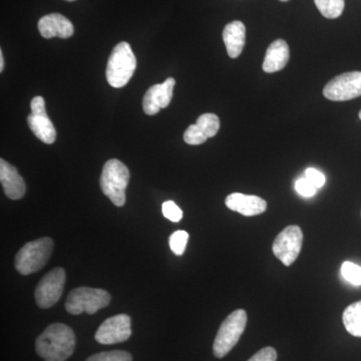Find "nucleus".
<instances>
[{
	"label": "nucleus",
	"mask_w": 361,
	"mask_h": 361,
	"mask_svg": "<svg viewBox=\"0 0 361 361\" xmlns=\"http://www.w3.org/2000/svg\"><path fill=\"white\" fill-rule=\"evenodd\" d=\"M4 52L0 51V71H4Z\"/></svg>",
	"instance_id": "obj_29"
},
{
	"label": "nucleus",
	"mask_w": 361,
	"mask_h": 361,
	"mask_svg": "<svg viewBox=\"0 0 361 361\" xmlns=\"http://www.w3.org/2000/svg\"><path fill=\"white\" fill-rule=\"evenodd\" d=\"M66 1H75V0H66Z\"/></svg>",
	"instance_id": "obj_30"
},
{
	"label": "nucleus",
	"mask_w": 361,
	"mask_h": 361,
	"mask_svg": "<svg viewBox=\"0 0 361 361\" xmlns=\"http://www.w3.org/2000/svg\"><path fill=\"white\" fill-rule=\"evenodd\" d=\"M295 190L300 196L310 198V197L314 196L317 188L307 178H301L295 182Z\"/></svg>",
	"instance_id": "obj_26"
},
{
	"label": "nucleus",
	"mask_w": 361,
	"mask_h": 361,
	"mask_svg": "<svg viewBox=\"0 0 361 361\" xmlns=\"http://www.w3.org/2000/svg\"><path fill=\"white\" fill-rule=\"evenodd\" d=\"M0 180L4 193L11 200H20L25 195V180L18 174V170L4 159L0 160Z\"/></svg>",
	"instance_id": "obj_15"
},
{
	"label": "nucleus",
	"mask_w": 361,
	"mask_h": 361,
	"mask_svg": "<svg viewBox=\"0 0 361 361\" xmlns=\"http://www.w3.org/2000/svg\"><path fill=\"white\" fill-rule=\"evenodd\" d=\"M110 302V293L104 289L78 287L68 294L66 310L73 315H80L84 312L94 314L97 310L106 307Z\"/></svg>",
	"instance_id": "obj_6"
},
{
	"label": "nucleus",
	"mask_w": 361,
	"mask_h": 361,
	"mask_svg": "<svg viewBox=\"0 0 361 361\" xmlns=\"http://www.w3.org/2000/svg\"><path fill=\"white\" fill-rule=\"evenodd\" d=\"M30 109L32 114L27 116L28 127L40 141L47 145L54 144L56 140V130L45 111L44 97H33Z\"/></svg>",
	"instance_id": "obj_10"
},
{
	"label": "nucleus",
	"mask_w": 361,
	"mask_h": 361,
	"mask_svg": "<svg viewBox=\"0 0 361 361\" xmlns=\"http://www.w3.org/2000/svg\"><path fill=\"white\" fill-rule=\"evenodd\" d=\"M225 204L230 210L246 217L260 215L267 209V203L260 197L241 193L230 194L226 198Z\"/></svg>",
	"instance_id": "obj_13"
},
{
	"label": "nucleus",
	"mask_w": 361,
	"mask_h": 361,
	"mask_svg": "<svg viewBox=\"0 0 361 361\" xmlns=\"http://www.w3.org/2000/svg\"><path fill=\"white\" fill-rule=\"evenodd\" d=\"M289 47L283 39H277L269 45L266 51L263 71L267 73H276L283 70L289 61Z\"/></svg>",
	"instance_id": "obj_17"
},
{
	"label": "nucleus",
	"mask_w": 361,
	"mask_h": 361,
	"mask_svg": "<svg viewBox=\"0 0 361 361\" xmlns=\"http://www.w3.org/2000/svg\"><path fill=\"white\" fill-rule=\"evenodd\" d=\"M344 326L348 334L361 337V301L350 304L342 315Z\"/></svg>",
	"instance_id": "obj_18"
},
{
	"label": "nucleus",
	"mask_w": 361,
	"mask_h": 361,
	"mask_svg": "<svg viewBox=\"0 0 361 361\" xmlns=\"http://www.w3.org/2000/svg\"><path fill=\"white\" fill-rule=\"evenodd\" d=\"M175 85L174 78H169L163 84L152 85L142 99V109L145 113L149 116H154L158 114L161 109L167 108L172 101Z\"/></svg>",
	"instance_id": "obj_12"
},
{
	"label": "nucleus",
	"mask_w": 361,
	"mask_h": 361,
	"mask_svg": "<svg viewBox=\"0 0 361 361\" xmlns=\"http://www.w3.org/2000/svg\"><path fill=\"white\" fill-rule=\"evenodd\" d=\"M305 178H307L317 189L323 187V185L326 182L325 176L320 171L316 170L314 168H308L305 171Z\"/></svg>",
	"instance_id": "obj_27"
},
{
	"label": "nucleus",
	"mask_w": 361,
	"mask_h": 361,
	"mask_svg": "<svg viewBox=\"0 0 361 361\" xmlns=\"http://www.w3.org/2000/svg\"><path fill=\"white\" fill-rule=\"evenodd\" d=\"M188 240H189V234L186 231H176L173 233L169 239L171 250L177 256H182L186 250Z\"/></svg>",
	"instance_id": "obj_21"
},
{
	"label": "nucleus",
	"mask_w": 361,
	"mask_h": 361,
	"mask_svg": "<svg viewBox=\"0 0 361 361\" xmlns=\"http://www.w3.org/2000/svg\"><path fill=\"white\" fill-rule=\"evenodd\" d=\"M130 180V171L122 161L111 159L104 164L102 173V191L114 205L122 207L126 204V189Z\"/></svg>",
	"instance_id": "obj_3"
},
{
	"label": "nucleus",
	"mask_w": 361,
	"mask_h": 361,
	"mask_svg": "<svg viewBox=\"0 0 361 361\" xmlns=\"http://www.w3.org/2000/svg\"><path fill=\"white\" fill-rule=\"evenodd\" d=\"M75 348V332L63 323L49 325L35 341V351L45 361H66Z\"/></svg>",
	"instance_id": "obj_1"
},
{
	"label": "nucleus",
	"mask_w": 361,
	"mask_h": 361,
	"mask_svg": "<svg viewBox=\"0 0 361 361\" xmlns=\"http://www.w3.org/2000/svg\"><path fill=\"white\" fill-rule=\"evenodd\" d=\"M207 135L204 134L203 130L197 125H191L188 127L184 134V141L188 145L192 146H198V145L204 144L207 141Z\"/></svg>",
	"instance_id": "obj_24"
},
{
	"label": "nucleus",
	"mask_w": 361,
	"mask_h": 361,
	"mask_svg": "<svg viewBox=\"0 0 361 361\" xmlns=\"http://www.w3.org/2000/svg\"><path fill=\"white\" fill-rule=\"evenodd\" d=\"M247 325L245 310H235L221 324L214 341L213 353L217 358L227 355L238 343Z\"/></svg>",
	"instance_id": "obj_5"
},
{
	"label": "nucleus",
	"mask_w": 361,
	"mask_h": 361,
	"mask_svg": "<svg viewBox=\"0 0 361 361\" xmlns=\"http://www.w3.org/2000/svg\"><path fill=\"white\" fill-rule=\"evenodd\" d=\"M137 68V59L128 42L116 44L111 51L106 66V80L116 89L125 87L130 82Z\"/></svg>",
	"instance_id": "obj_2"
},
{
	"label": "nucleus",
	"mask_w": 361,
	"mask_h": 361,
	"mask_svg": "<svg viewBox=\"0 0 361 361\" xmlns=\"http://www.w3.org/2000/svg\"><path fill=\"white\" fill-rule=\"evenodd\" d=\"M302 244L303 233L300 227L296 225L288 226L279 233L273 242V253L285 266H290L300 254Z\"/></svg>",
	"instance_id": "obj_7"
},
{
	"label": "nucleus",
	"mask_w": 361,
	"mask_h": 361,
	"mask_svg": "<svg viewBox=\"0 0 361 361\" xmlns=\"http://www.w3.org/2000/svg\"><path fill=\"white\" fill-rule=\"evenodd\" d=\"M280 1H288V0H280Z\"/></svg>",
	"instance_id": "obj_31"
},
{
	"label": "nucleus",
	"mask_w": 361,
	"mask_h": 361,
	"mask_svg": "<svg viewBox=\"0 0 361 361\" xmlns=\"http://www.w3.org/2000/svg\"><path fill=\"white\" fill-rule=\"evenodd\" d=\"M54 250V241L44 237L28 242L18 252L14 260L16 269L21 275H30L44 267Z\"/></svg>",
	"instance_id": "obj_4"
},
{
	"label": "nucleus",
	"mask_w": 361,
	"mask_h": 361,
	"mask_svg": "<svg viewBox=\"0 0 361 361\" xmlns=\"http://www.w3.org/2000/svg\"><path fill=\"white\" fill-rule=\"evenodd\" d=\"M132 355L127 351L114 350L97 353L87 358V361H132Z\"/></svg>",
	"instance_id": "obj_23"
},
{
	"label": "nucleus",
	"mask_w": 361,
	"mask_h": 361,
	"mask_svg": "<svg viewBox=\"0 0 361 361\" xmlns=\"http://www.w3.org/2000/svg\"><path fill=\"white\" fill-rule=\"evenodd\" d=\"M130 336L132 327L130 316L118 314L104 320L97 330L94 338L99 343L111 345L128 341Z\"/></svg>",
	"instance_id": "obj_11"
},
{
	"label": "nucleus",
	"mask_w": 361,
	"mask_h": 361,
	"mask_svg": "<svg viewBox=\"0 0 361 361\" xmlns=\"http://www.w3.org/2000/svg\"><path fill=\"white\" fill-rule=\"evenodd\" d=\"M277 353L273 348H265L259 350L248 361H276Z\"/></svg>",
	"instance_id": "obj_28"
},
{
	"label": "nucleus",
	"mask_w": 361,
	"mask_h": 361,
	"mask_svg": "<svg viewBox=\"0 0 361 361\" xmlns=\"http://www.w3.org/2000/svg\"><path fill=\"white\" fill-rule=\"evenodd\" d=\"M315 6L324 18L334 20L339 18L344 11V0H314Z\"/></svg>",
	"instance_id": "obj_19"
},
{
	"label": "nucleus",
	"mask_w": 361,
	"mask_h": 361,
	"mask_svg": "<svg viewBox=\"0 0 361 361\" xmlns=\"http://www.w3.org/2000/svg\"><path fill=\"white\" fill-rule=\"evenodd\" d=\"M39 30L44 39H68L75 32L73 23L66 16L59 13H51L44 16L39 21Z\"/></svg>",
	"instance_id": "obj_14"
},
{
	"label": "nucleus",
	"mask_w": 361,
	"mask_h": 361,
	"mask_svg": "<svg viewBox=\"0 0 361 361\" xmlns=\"http://www.w3.org/2000/svg\"><path fill=\"white\" fill-rule=\"evenodd\" d=\"M163 215L168 220L172 221V222H180L183 218V211L180 210L179 206L173 201H167L163 204Z\"/></svg>",
	"instance_id": "obj_25"
},
{
	"label": "nucleus",
	"mask_w": 361,
	"mask_h": 361,
	"mask_svg": "<svg viewBox=\"0 0 361 361\" xmlns=\"http://www.w3.org/2000/svg\"><path fill=\"white\" fill-rule=\"evenodd\" d=\"M323 94L334 102H345L361 96V71H350L332 78Z\"/></svg>",
	"instance_id": "obj_9"
},
{
	"label": "nucleus",
	"mask_w": 361,
	"mask_h": 361,
	"mask_svg": "<svg viewBox=\"0 0 361 361\" xmlns=\"http://www.w3.org/2000/svg\"><path fill=\"white\" fill-rule=\"evenodd\" d=\"M196 125L203 130L207 137H213L219 132L220 120L215 114H204L199 116Z\"/></svg>",
	"instance_id": "obj_20"
},
{
	"label": "nucleus",
	"mask_w": 361,
	"mask_h": 361,
	"mask_svg": "<svg viewBox=\"0 0 361 361\" xmlns=\"http://www.w3.org/2000/svg\"><path fill=\"white\" fill-rule=\"evenodd\" d=\"M66 283V271L63 268H54L42 277L35 289V301L39 307H51L63 295Z\"/></svg>",
	"instance_id": "obj_8"
},
{
	"label": "nucleus",
	"mask_w": 361,
	"mask_h": 361,
	"mask_svg": "<svg viewBox=\"0 0 361 361\" xmlns=\"http://www.w3.org/2000/svg\"><path fill=\"white\" fill-rule=\"evenodd\" d=\"M223 40L228 56L231 59L238 58L246 42V27L244 23L239 20L228 23L223 32Z\"/></svg>",
	"instance_id": "obj_16"
},
{
	"label": "nucleus",
	"mask_w": 361,
	"mask_h": 361,
	"mask_svg": "<svg viewBox=\"0 0 361 361\" xmlns=\"http://www.w3.org/2000/svg\"><path fill=\"white\" fill-rule=\"evenodd\" d=\"M360 118L361 120V111H360Z\"/></svg>",
	"instance_id": "obj_32"
},
{
	"label": "nucleus",
	"mask_w": 361,
	"mask_h": 361,
	"mask_svg": "<svg viewBox=\"0 0 361 361\" xmlns=\"http://www.w3.org/2000/svg\"><path fill=\"white\" fill-rule=\"evenodd\" d=\"M341 275L349 283L355 286L361 285V267L353 262H344L341 266Z\"/></svg>",
	"instance_id": "obj_22"
}]
</instances>
